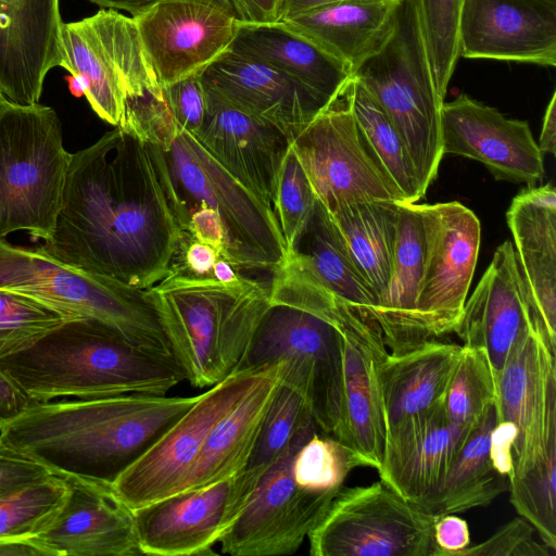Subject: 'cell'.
I'll return each instance as SVG.
<instances>
[{"instance_id":"14","label":"cell","mask_w":556,"mask_h":556,"mask_svg":"<svg viewBox=\"0 0 556 556\" xmlns=\"http://www.w3.org/2000/svg\"><path fill=\"white\" fill-rule=\"evenodd\" d=\"M316 429L302 430L261 477L247 507L219 541L224 554L292 555L323 518L339 489L309 491L292 475L295 452Z\"/></svg>"},{"instance_id":"39","label":"cell","mask_w":556,"mask_h":556,"mask_svg":"<svg viewBox=\"0 0 556 556\" xmlns=\"http://www.w3.org/2000/svg\"><path fill=\"white\" fill-rule=\"evenodd\" d=\"M497 386L483 351L463 345L442 407L452 424L475 427L497 404Z\"/></svg>"},{"instance_id":"10","label":"cell","mask_w":556,"mask_h":556,"mask_svg":"<svg viewBox=\"0 0 556 556\" xmlns=\"http://www.w3.org/2000/svg\"><path fill=\"white\" fill-rule=\"evenodd\" d=\"M61 67L65 68L92 111L117 126L126 105L147 94L162 96L132 16L101 9L64 23Z\"/></svg>"},{"instance_id":"4","label":"cell","mask_w":556,"mask_h":556,"mask_svg":"<svg viewBox=\"0 0 556 556\" xmlns=\"http://www.w3.org/2000/svg\"><path fill=\"white\" fill-rule=\"evenodd\" d=\"M0 369L33 402L166 395L185 380L173 357L92 318L66 321L28 350L0 359Z\"/></svg>"},{"instance_id":"27","label":"cell","mask_w":556,"mask_h":556,"mask_svg":"<svg viewBox=\"0 0 556 556\" xmlns=\"http://www.w3.org/2000/svg\"><path fill=\"white\" fill-rule=\"evenodd\" d=\"M473 427L447 420L442 404L387 430L380 480L416 503L445 475Z\"/></svg>"},{"instance_id":"6","label":"cell","mask_w":556,"mask_h":556,"mask_svg":"<svg viewBox=\"0 0 556 556\" xmlns=\"http://www.w3.org/2000/svg\"><path fill=\"white\" fill-rule=\"evenodd\" d=\"M144 294L173 358L195 388L238 370L270 303L269 287L257 280L241 276L227 285L178 267Z\"/></svg>"},{"instance_id":"13","label":"cell","mask_w":556,"mask_h":556,"mask_svg":"<svg viewBox=\"0 0 556 556\" xmlns=\"http://www.w3.org/2000/svg\"><path fill=\"white\" fill-rule=\"evenodd\" d=\"M266 366L235 370L199 394L193 405L114 480L117 496L135 510L178 493L211 431L252 389Z\"/></svg>"},{"instance_id":"45","label":"cell","mask_w":556,"mask_h":556,"mask_svg":"<svg viewBox=\"0 0 556 556\" xmlns=\"http://www.w3.org/2000/svg\"><path fill=\"white\" fill-rule=\"evenodd\" d=\"M316 202L317 198L308 177L290 144L280 167L274 203V213L287 252L294 247L306 228Z\"/></svg>"},{"instance_id":"3","label":"cell","mask_w":556,"mask_h":556,"mask_svg":"<svg viewBox=\"0 0 556 556\" xmlns=\"http://www.w3.org/2000/svg\"><path fill=\"white\" fill-rule=\"evenodd\" d=\"M119 126L150 148L163 189L185 235L190 215L210 207L225 230L224 258L237 269H275L287 247L277 217L253 192L233 178L174 118L161 97L130 101Z\"/></svg>"},{"instance_id":"25","label":"cell","mask_w":556,"mask_h":556,"mask_svg":"<svg viewBox=\"0 0 556 556\" xmlns=\"http://www.w3.org/2000/svg\"><path fill=\"white\" fill-rule=\"evenodd\" d=\"M60 0H0V92L38 103L47 74L61 66Z\"/></svg>"},{"instance_id":"58","label":"cell","mask_w":556,"mask_h":556,"mask_svg":"<svg viewBox=\"0 0 556 556\" xmlns=\"http://www.w3.org/2000/svg\"><path fill=\"white\" fill-rule=\"evenodd\" d=\"M237 268L224 257H218L213 270L212 277L223 283H232L239 280L241 275L236 270Z\"/></svg>"},{"instance_id":"12","label":"cell","mask_w":556,"mask_h":556,"mask_svg":"<svg viewBox=\"0 0 556 556\" xmlns=\"http://www.w3.org/2000/svg\"><path fill=\"white\" fill-rule=\"evenodd\" d=\"M351 79L291 139L316 198L328 212L364 201L404 202L354 117Z\"/></svg>"},{"instance_id":"24","label":"cell","mask_w":556,"mask_h":556,"mask_svg":"<svg viewBox=\"0 0 556 556\" xmlns=\"http://www.w3.org/2000/svg\"><path fill=\"white\" fill-rule=\"evenodd\" d=\"M205 91V119L193 136L233 178L274 211L278 176L291 138L207 87Z\"/></svg>"},{"instance_id":"8","label":"cell","mask_w":556,"mask_h":556,"mask_svg":"<svg viewBox=\"0 0 556 556\" xmlns=\"http://www.w3.org/2000/svg\"><path fill=\"white\" fill-rule=\"evenodd\" d=\"M379 102L402 136L426 193L444 155L441 108L416 0H399L384 45L352 75Z\"/></svg>"},{"instance_id":"46","label":"cell","mask_w":556,"mask_h":556,"mask_svg":"<svg viewBox=\"0 0 556 556\" xmlns=\"http://www.w3.org/2000/svg\"><path fill=\"white\" fill-rule=\"evenodd\" d=\"M549 547L534 539V528L522 517L502 526L489 539L456 556H549ZM554 552V551H553Z\"/></svg>"},{"instance_id":"31","label":"cell","mask_w":556,"mask_h":556,"mask_svg":"<svg viewBox=\"0 0 556 556\" xmlns=\"http://www.w3.org/2000/svg\"><path fill=\"white\" fill-rule=\"evenodd\" d=\"M285 366V359L267 365L252 389L217 422L179 492L214 484L245 469Z\"/></svg>"},{"instance_id":"56","label":"cell","mask_w":556,"mask_h":556,"mask_svg":"<svg viewBox=\"0 0 556 556\" xmlns=\"http://www.w3.org/2000/svg\"><path fill=\"white\" fill-rule=\"evenodd\" d=\"M341 1H355V0H285L281 12V20L292 16L299 12L317 8L320 5L341 2ZM356 1H370V0H356ZM280 20V21H281Z\"/></svg>"},{"instance_id":"7","label":"cell","mask_w":556,"mask_h":556,"mask_svg":"<svg viewBox=\"0 0 556 556\" xmlns=\"http://www.w3.org/2000/svg\"><path fill=\"white\" fill-rule=\"evenodd\" d=\"M72 153L51 106L15 103L0 92V238L54 229Z\"/></svg>"},{"instance_id":"43","label":"cell","mask_w":556,"mask_h":556,"mask_svg":"<svg viewBox=\"0 0 556 556\" xmlns=\"http://www.w3.org/2000/svg\"><path fill=\"white\" fill-rule=\"evenodd\" d=\"M464 0H416L429 66L444 100L459 59L458 27Z\"/></svg>"},{"instance_id":"11","label":"cell","mask_w":556,"mask_h":556,"mask_svg":"<svg viewBox=\"0 0 556 556\" xmlns=\"http://www.w3.org/2000/svg\"><path fill=\"white\" fill-rule=\"evenodd\" d=\"M438 517L379 480L341 486L308 534L312 556H433Z\"/></svg>"},{"instance_id":"5","label":"cell","mask_w":556,"mask_h":556,"mask_svg":"<svg viewBox=\"0 0 556 556\" xmlns=\"http://www.w3.org/2000/svg\"><path fill=\"white\" fill-rule=\"evenodd\" d=\"M271 271L269 306L238 369L285 359L311 387L317 427L342 442L341 299L326 289L293 251Z\"/></svg>"},{"instance_id":"32","label":"cell","mask_w":556,"mask_h":556,"mask_svg":"<svg viewBox=\"0 0 556 556\" xmlns=\"http://www.w3.org/2000/svg\"><path fill=\"white\" fill-rule=\"evenodd\" d=\"M462 348L429 339L404 352H388L380 366L387 430L442 404Z\"/></svg>"},{"instance_id":"20","label":"cell","mask_w":556,"mask_h":556,"mask_svg":"<svg viewBox=\"0 0 556 556\" xmlns=\"http://www.w3.org/2000/svg\"><path fill=\"white\" fill-rule=\"evenodd\" d=\"M443 154L482 163L497 180L534 187L543 180V155L526 121L460 94L441 108Z\"/></svg>"},{"instance_id":"37","label":"cell","mask_w":556,"mask_h":556,"mask_svg":"<svg viewBox=\"0 0 556 556\" xmlns=\"http://www.w3.org/2000/svg\"><path fill=\"white\" fill-rule=\"evenodd\" d=\"M351 105L359 128L404 202L417 203L425 192L402 136L379 102L353 76Z\"/></svg>"},{"instance_id":"21","label":"cell","mask_w":556,"mask_h":556,"mask_svg":"<svg viewBox=\"0 0 556 556\" xmlns=\"http://www.w3.org/2000/svg\"><path fill=\"white\" fill-rule=\"evenodd\" d=\"M459 56L556 65V0H464Z\"/></svg>"},{"instance_id":"1","label":"cell","mask_w":556,"mask_h":556,"mask_svg":"<svg viewBox=\"0 0 556 556\" xmlns=\"http://www.w3.org/2000/svg\"><path fill=\"white\" fill-rule=\"evenodd\" d=\"M184 238L149 146L117 125L72 153L53 232L37 250L144 290L174 271Z\"/></svg>"},{"instance_id":"17","label":"cell","mask_w":556,"mask_h":556,"mask_svg":"<svg viewBox=\"0 0 556 556\" xmlns=\"http://www.w3.org/2000/svg\"><path fill=\"white\" fill-rule=\"evenodd\" d=\"M425 258L417 311L431 339L455 331L473 277L481 237L475 213L457 201L420 204Z\"/></svg>"},{"instance_id":"19","label":"cell","mask_w":556,"mask_h":556,"mask_svg":"<svg viewBox=\"0 0 556 556\" xmlns=\"http://www.w3.org/2000/svg\"><path fill=\"white\" fill-rule=\"evenodd\" d=\"M536 327L542 330L515 248L505 241L466 300L454 332L463 345L484 352L497 382L513 351Z\"/></svg>"},{"instance_id":"38","label":"cell","mask_w":556,"mask_h":556,"mask_svg":"<svg viewBox=\"0 0 556 556\" xmlns=\"http://www.w3.org/2000/svg\"><path fill=\"white\" fill-rule=\"evenodd\" d=\"M311 426L317 425L307 397L303 389L283 371L282 381L266 414L245 468L265 472L283 454L293 439Z\"/></svg>"},{"instance_id":"16","label":"cell","mask_w":556,"mask_h":556,"mask_svg":"<svg viewBox=\"0 0 556 556\" xmlns=\"http://www.w3.org/2000/svg\"><path fill=\"white\" fill-rule=\"evenodd\" d=\"M132 17L161 88L201 76L229 53L240 24L223 0H162Z\"/></svg>"},{"instance_id":"18","label":"cell","mask_w":556,"mask_h":556,"mask_svg":"<svg viewBox=\"0 0 556 556\" xmlns=\"http://www.w3.org/2000/svg\"><path fill=\"white\" fill-rule=\"evenodd\" d=\"M496 383V421L517 429L510 478L540 462L556 437V349L539 327L516 346Z\"/></svg>"},{"instance_id":"35","label":"cell","mask_w":556,"mask_h":556,"mask_svg":"<svg viewBox=\"0 0 556 556\" xmlns=\"http://www.w3.org/2000/svg\"><path fill=\"white\" fill-rule=\"evenodd\" d=\"M290 251L326 289L375 321L377 298L353 263L328 211L318 199L306 228Z\"/></svg>"},{"instance_id":"9","label":"cell","mask_w":556,"mask_h":556,"mask_svg":"<svg viewBox=\"0 0 556 556\" xmlns=\"http://www.w3.org/2000/svg\"><path fill=\"white\" fill-rule=\"evenodd\" d=\"M0 289L29 295L78 318L100 320L134 342L173 357L144 290L73 268L0 238Z\"/></svg>"},{"instance_id":"48","label":"cell","mask_w":556,"mask_h":556,"mask_svg":"<svg viewBox=\"0 0 556 556\" xmlns=\"http://www.w3.org/2000/svg\"><path fill=\"white\" fill-rule=\"evenodd\" d=\"M51 475L38 460L0 440V497Z\"/></svg>"},{"instance_id":"57","label":"cell","mask_w":556,"mask_h":556,"mask_svg":"<svg viewBox=\"0 0 556 556\" xmlns=\"http://www.w3.org/2000/svg\"><path fill=\"white\" fill-rule=\"evenodd\" d=\"M0 555H41L28 539L0 541Z\"/></svg>"},{"instance_id":"52","label":"cell","mask_w":556,"mask_h":556,"mask_svg":"<svg viewBox=\"0 0 556 556\" xmlns=\"http://www.w3.org/2000/svg\"><path fill=\"white\" fill-rule=\"evenodd\" d=\"M285 0H230L242 24H276L281 20Z\"/></svg>"},{"instance_id":"2","label":"cell","mask_w":556,"mask_h":556,"mask_svg":"<svg viewBox=\"0 0 556 556\" xmlns=\"http://www.w3.org/2000/svg\"><path fill=\"white\" fill-rule=\"evenodd\" d=\"M197 399L124 394L33 402L0 422V440L53 475L112 484Z\"/></svg>"},{"instance_id":"55","label":"cell","mask_w":556,"mask_h":556,"mask_svg":"<svg viewBox=\"0 0 556 556\" xmlns=\"http://www.w3.org/2000/svg\"><path fill=\"white\" fill-rule=\"evenodd\" d=\"M102 9L126 11L130 16H136L162 0H88ZM231 5L230 0H223ZM232 7V5H231ZM233 9V8H232Z\"/></svg>"},{"instance_id":"29","label":"cell","mask_w":556,"mask_h":556,"mask_svg":"<svg viewBox=\"0 0 556 556\" xmlns=\"http://www.w3.org/2000/svg\"><path fill=\"white\" fill-rule=\"evenodd\" d=\"M399 0L341 1L278 22L344 65L351 75L391 35Z\"/></svg>"},{"instance_id":"54","label":"cell","mask_w":556,"mask_h":556,"mask_svg":"<svg viewBox=\"0 0 556 556\" xmlns=\"http://www.w3.org/2000/svg\"><path fill=\"white\" fill-rule=\"evenodd\" d=\"M539 149L542 154L556 152V93L554 92L546 108L542 131L539 140Z\"/></svg>"},{"instance_id":"34","label":"cell","mask_w":556,"mask_h":556,"mask_svg":"<svg viewBox=\"0 0 556 556\" xmlns=\"http://www.w3.org/2000/svg\"><path fill=\"white\" fill-rule=\"evenodd\" d=\"M495 424L496 407L492 406L471 429L442 479L415 504L440 517L486 506L508 491L509 477L500 473L490 458V435Z\"/></svg>"},{"instance_id":"28","label":"cell","mask_w":556,"mask_h":556,"mask_svg":"<svg viewBox=\"0 0 556 556\" xmlns=\"http://www.w3.org/2000/svg\"><path fill=\"white\" fill-rule=\"evenodd\" d=\"M506 220L539 325L556 349V192L553 185L521 190L513 199Z\"/></svg>"},{"instance_id":"30","label":"cell","mask_w":556,"mask_h":556,"mask_svg":"<svg viewBox=\"0 0 556 556\" xmlns=\"http://www.w3.org/2000/svg\"><path fill=\"white\" fill-rule=\"evenodd\" d=\"M424 258L420 204L400 202L392 269L374 316L390 353L404 352L431 339L417 311Z\"/></svg>"},{"instance_id":"15","label":"cell","mask_w":556,"mask_h":556,"mask_svg":"<svg viewBox=\"0 0 556 556\" xmlns=\"http://www.w3.org/2000/svg\"><path fill=\"white\" fill-rule=\"evenodd\" d=\"M261 470L178 492L134 510L142 555L207 556L247 507Z\"/></svg>"},{"instance_id":"47","label":"cell","mask_w":556,"mask_h":556,"mask_svg":"<svg viewBox=\"0 0 556 556\" xmlns=\"http://www.w3.org/2000/svg\"><path fill=\"white\" fill-rule=\"evenodd\" d=\"M162 94L177 123L195 135L204 123L207 110L202 75L162 87Z\"/></svg>"},{"instance_id":"33","label":"cell","mask_w":556,"mask_h":556,"mask_svg":"<svg viewBox=\"0 0 556 556\" xmlns=\"http://www.w3.org/2000/svg\"><path fill=\"white\" fill-rule=\"evenodd\" d=\"M231 51L280 71L327 102L352 77L340 62L279 23H240Z\"/></svg>"},{"instance_id":"23","label":"cell","mask_w":556,"mask_h":556,"mask_svg":"<svg viewBox=\"0 0 556 556\" xmlns=\"http://www.w3.org/2000/svg\"><path fill=\"white\" fill-rule=\"evenodd\" d=\"M343 336V435L342 443L356 452L367 467L379 469L386 419L380 366L388 350L378 325L341 300Z\"/></svg>"},{"instance_id":"36","label":"cell","mask_w":556,"mask_h":556,"mask_svg":"<svg viewBox=\"0 0 556 556\" xmlns=\"http://www.w3.org/2000/svg\"><path fill=\"white\" fill-rule=\"evenodd\" d=\"M399 203L372 200L328 212L377 305L392 269Z\"/></svg>"},{"instance_id":"50","label":"cell","mask_w":556,"mask_h":556,"mask_svg":"<svg viewBox=\"0 0 556 556\" xmlns=\"http://www.w3.org/2000/svg\"><path fill=\"white\" fill-rule=\"evenodd\" d=\"M179 254H181L179 257V266L175 267L203 277H212L213 267L218 257H220L218 251L211 245L186 236L179 249L178 255Z\"/></svg>"},{"instance_id":"44","label":"cell","mask_w":556,"mask_h":556,"mask_svg":"<svg viewBox=\"0 0 556 556\" xmlns=\"http://www.w3.org/2000/svg\"><path fill=\"white\" fill-rule=\"evenodd\" d=\"M356 467H367L356 452L336 438L317 432L300 446L292 459L295 483L309 491L340 489Z\"/></svg>"},{"instance_id":"40","label":"cell","mask_w":556,"mask_h":556,"mask_svg":"<svg viewBox=\"0 0 556 556\" xmlns=\"http://www.w3.org/2000/svg\"><path fill=\"white\" fill-rule=\"evenodd\" d=\"M509 501L542 542L556 549V437L543 458L520 476L509 478Z\"/></svg>"},{"instance_id":"42","label":"cell","mask_w":556,"mask_h":556,"mask_svg":"<svg viewBox=\"0 0 556 556\" xmlns=\"http://www.w3.org/2000/svg\"><path fill=\"white\" fill-rule=\"evenodd\" d=\"M75 318L29 295L0 289V359L28 350Z\"/></svg>"},{"instance_id":"51","label":"cell","mask_w":556,"mask_h":556,"mask_svg":"<svg viewBox=\"0 0 556 556\" xmlns=\"http://www.w3.org/2000/svg\"><path fill=\"white\" fill-rule=\"evenodd\" d=\"M516 427L507 420L496 421L490 435V458L494 468L507 477L513 471V447Z\"/></svg>"},{"instance_id":"41","label":"cell","mask_w":556,"mask_h":556,"mask_svg":"<svg viewBox=\"0 0 556 556\" xmlns=\"http://www.w3.org/2000/svg\"><path fill=\"white\" fill-rule=\"evenodd\" d=\"M68 494L64 477L51 475L0 497V541L28 539L55 517Z\"/></svg>"},{"instance_id":"26","label":"cell","mask_w":556,"mask_h":556,"mask_svg":"<svg viewBox=\"0 0 556 556\" xmlns=\"http://www.w3.org/2000/svg\"><path fill=\"white\" fill-rule=\"evenodd\" d=\"M205 87L291 139L329 102L280 71L232 51L203 74Z\"/></svg>"},{"instance_id":"49","label":"cell","mask_w":556,"mask_h":556,"mask_svg":"<svg viewBox=\"0 0 556 556\" xmlns=\"http://www.w3.org/2000/svg\"><path fill=\"white\" fill-rule=\"evenodd\" d=\"M433 556H456L470 545L468 523L453 514L437 518L433 526Z\"/></svg>"},{"instance_id":"53","label":"cell","mask_w":556,"mask_h":556,"mask_svg":"<svg viewBox=\"0 0 556 556\" xmlns=\"http://www.w3.org/2000/svg\"><path fill=\"white\" fill-rule=\"evenodd\" d=\"M31 403L0 369V422L15 416Z\"/></svg>"},{"instance_id":"22","label":"cell","mask_w":556,"mask_h":556,"mask_svg":"<svg viewBox=\"0 0 556 556\" xmlns=\"http://www.w3.org/2000/svg\"><path fill=\"white\" fill-rule=\"evenodd\" d=\"M67 497L53 520L28 538L46 556H138L134 510L112 484L64 477Z\"/></svg>"}]
</instances>
